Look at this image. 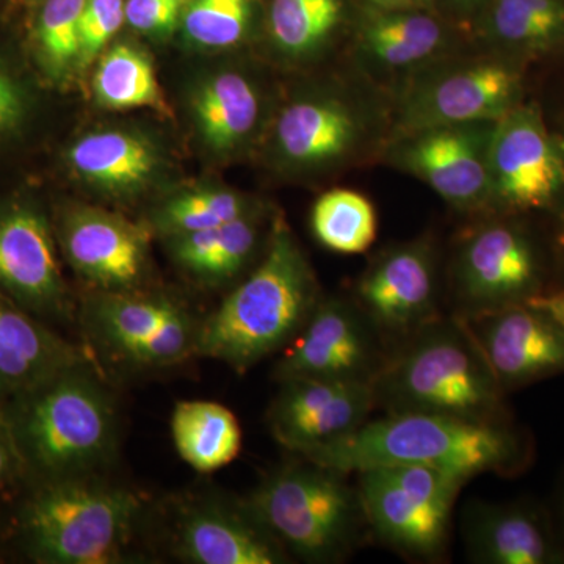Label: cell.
Listing matches in <instances>:
<instances>
[{"instance_id": "6da1fadb", "label": "cell", "mask_w": 564, "mask_h": 564, "mask_svg": "<svg viewBox=\"0 0 564 564\" xmlns=\"http://www.w3.org/2000/svg\"><path fill=\"white\" fill-rule=\"evenodd\" d=\"M300 456L344 474L432 466L467 478L511 473L525 458L524 444L507 422L477 423L425 413H388Z\"/></svg>"}, {"instance_id": "7a4b0ae2", "label": "cell", "mask_w": 564, "mask_h": 564, "mask_svg": "<svg viewBox=\"0 0 564 564\" xmlns=\"http://www.w3.org/2000/svg\"><path fill=\"white\" fill-rule=\"evenodd\" d=\"M318 300L310 263L278 221L258 269L202 322L196 355L245 372L292 343Z\"/></svg>"}, {"instance_id": "3957f363", "label": "cell", "mask_w": 564, "mask_h": 564, "mask_svg": "<svg viewBox=\"0 0 564 564\" xmlns=\"http://www.w3.org/2000/svg\"><path fill=\"white\" fill-rule=\"evenodd\" d=\"M377 404L388 413L445 415L503 423L505 391L462 318H437L388 358L373 380Z\"/></svg>"}, {"instance_id": "277c9868", "label": "cell", "mask_w": 564, "mask_h": 564, "mask_svg": "<svg viewBox=\"0 0 564 564\" xmlns=\"http://www.w3.org/2000/svg\"><path fill=\"white\" fill-rule=\"evenodd\" d=\"M14 400L9 421L22 463L43 477H84L111 454L113 403L87 362Z\"/></svg>"}, {"instance_id": "5b68a950", "label": "cell", "mask_w": 564, "mask_h": 564, "mask_svg": "<svg viewBox=\"0 0 564 564\" xmlns=\"http://www.w3.org/2000/svg\"><path fill=\"white\" fill-rule=\"evenodd\" d=\"M347 475L303 458L263 478L245 505L285 552L307 563H339L370 532Z\"/></svg>"}, {"instance_id": "8992f818", "label": "cell", "mask_w": 564, "mask_h": 564, "mask_svg": "<svg viewBox=\"0 0 564 564\" xmlns=\"http://www.w3.org/2000/svg\"><path fill=\"white\" fill-rule=\"evenodd\" d=\"M143 505L129 489L57 478L39 489L22 511L29 552L46 564L121 562Z\"/></svg>"}, {"instance_id": "52a82bcc", "label": "cell", "mask_w": 564, "mask_h": 564, "mask_svg": "<svg viewBox=\"0 0 564 564\" xmlns=\"http://www.w3.org/2000/svg\"><path fill=\"white\" fill-rule=\"evenodd\" d=\"M358 475L370 533L411 558H443L456 499L470 478L432 466L375 467Z\"/></svg>"}, {"instance_id": "ba28073f", "label": "cell", "mask_w": 564, "mask_h": 564, "mask_svg": "<svg viewBox=\"0 0 564 564\" xmlns=\"http://www.w3.org/2000/svg\"><path fill=\"white\" fill-rule=\"evenodd\" d=\"M85 322L104 350L141 369H162L196 355L202 326L174 300L122 291L93 300Z\"/></svg>"}, {"instance_id": "9c48e42d", "label": "cell", "mask_w": 564, "mask_h": 564, "mask_svg": "<svg viewBox=\"0 0 564 564\" xmlns=\"http://www.w3.org/2000/svg\"><path fill=\"white\" fill-rule=\"evenodd\" d=\"M488 166L492 204L505 209H549L564 192V141L536 106L519 104L494 122Z\"/></svg>"}, {"instance_id": "30bf717a", "label": "cell", "mask_w": 564, "mask_h": 564, "mask_svg": "<svg viewBox=\"0 0 564 564\" xmlns=\"http://www.w3.org/2000/svg\"><path fill=\"white\" fill-rule=\"evenodd\" d=\"M380 339L358 303L321 299L285 348L274 377L280 383L296 378L373 383L388 361Z\"/></svg>"}, {"instance_id": "8fae6325", "label": "cell", "mask_w": 564, "mask_h": 564, "mask_svg": "<svg viewBox=\"0 0 564 564\" xmlns=\"http://www.w3.org/2000/svg\"><path fill=\"white\" fill-rule=\"evenodd\" d=\"M521 73L502 61L452 66L419 82L403 99V137L445 126L496 122L521 104Z\"/></svg>"}, {"instance_id": "7c38bea8", "label": "cell", "mask_w": 564, "mask_h": 564, "mask_svg": "<svg viewBox=\"0 0 564 564\" xmlns=\"http://www.w3.org/2000/svg\"><path fill=\"white\" fill-rule=\"evenodd\" d=\"M455 317L473 318L529 302L540 295V258L518 226L488 223L462 245L455 269Z\"/></svg>"}, {"instance_id": "4fadbf2b", "label": "cell", "mask_w": 564, "mask_h": 564, "mask_svg": "<svg viewBox=\"0 0 564 564\" xmlns=\"http://www.w3.org/2000/svg\"><path fill=\"white\" fill-rule=\"evenodd\" d=\"M505 392L564 373V328L522 303L462 318Z\"/></svg>"}, {"instance_id": "5bb4252c", "label": "cell", "mask_w": 564, "mask_h": 564, "mask_svg": "<svg viewBox=\"0 0 564 564\" xmlns=\"http://www.w3.org/2000/svg\"><path fill=\"white\" fill-rule=\"evenodd\" d=\"M358 306L381 336L410 339L437 321L436 263L426 240L397 245L358 282Z\"/></svg>"}, {"instance_id": "9a60e30c", "label": "cell", "mask_w": 564, "mask_h": 564, "mask_svg": "<svg viewBox=\"0 0 564 564\" xmlns=\"http://www.w3.org/2000/svg\"><path fill=\"white\" fill-rule=\"evenodd\" d=\"M494 122L445 126L403 137L400 166L458 209L492 204L488 148Z\"/></svg>"}, {"instance_id": "2e32d148", "label": "cell", "mask_w": 564, "mask_h": 564, "mask_svg": "<svg viewBox=\"0 0 564 564\" xmlns=\"http://www.w3.org/2000/svg\"><path fill=\"white\" fill-rule=\"evenodd\" d=\"M373 408L372 383L296 378L281 381L269 425L282 447L300 455L355 432L369 421Z\"/></svg>"}, {"instance_id": "e0dca14e", "label": "cell", "mask_w": 564, "mask_h": 564, "mask_svg": "<svg viewBox=\"0 0 564 564\" xmlns=\"http://www.w3.org/2000/svg\"><path fill=\"white\" fill-rule=\"evenodd\" d=\"M463 521L464 543L475 563H564L558 530L544 508L532 500L475 502Z\"/></svg>"}, {"instance_id": "ac0fdd59", "label": "cell", "mask_w": 564, "mask_h": 564, "mask_svg": "<svg viewBox=\"0 0 564 564\" xmlns=\"http://www.w3.org/2000/svg\"><path fill=\"white\" fill-rule=\"evenodd\" d=\"M0 288L36 313L58 314L65 306L50 225L32 207L0 212Z\"/></svg>"}, {"instance_id": "d6986e66", "label": "cell", "mask_w": 564, "mask_h": 564, "mask_svg": "<svg viewBox=\"0 0 564 564\" xmlns=\"http://www.w3.org/2000/svg\"><path fill=\"white\" fill-rule=\"evenodd\" d=\"M174 549L195 564H281L288 552L267 532L245 502L240 507L204 502L185 507Z\"/></svg>"}, {"instance_id": "ffe728a7", "label": "cell", "mask_w": 564, "mask_h": 564, "mask_svg": "<svg viewBox=\"0 0 564 564\" xmlns=\"http://www.w3.org/2000/svg\"><path fill=\"white\" fill-rule=\"evenodd\" d=\"M63 248L82 276L111 292L139 284L147 270V234L107 212L69 214L63 225Z\"/></svg>"}, {"instance_id": "44dd1931", "label": "cell", "mask_w": 564, "mask_h": 564, "mask_svg": "<svg viewBox=\"0 0 564 564\" xmlns=\"http://www.w3.org/2000/svg\"><path fill=\"white\" fill-rule=\"evenodd\" d=\"M73 344L36 322L24 307L0 296V397H17L87 362Z\"/></svg>"}, {"instance_id": "7402d4cb", "label": "cell", "mask_w": 564, "mask_h": 564, "mask_svg": "<svg viewBox=\"0 0 564 564\" xmlns=\"http://www.w3.org/2000/svg\"><path fill=\"white\" fill-rule=\"evenodd\" d=\"M362 135L358 113L336 98L303 99L285 107L276 124V143L289 162L326 165L350 154Z\"/></svg>"}, {"instance_id": "603a6c76", "label": "cell", "mask_w": 564, "mask_h": 564, "mask_svg": "<svg viewBox=\"0 0 564 564\" xmlns=\"http://www.w3.org/2000/svg\"><path fill=\"white\" fill-rule=\"evenodd\" d=\"M74 172L109 192L139 191L158 166L147 140L132 132L102 131L82 137L68 152Z\"/></svg>"}, {"instance_id": "cb8c5ba5", "label": "cell", "mask_w": 564, "mask_h": 564, "mask_svg": "<svg viewBox=\"0 0 564 564\" xmlns=\"http://www.w3.org/2000/svg\"><path fill=\"white\" fill-rule=\"evenodd\" d=\"M172 433L177 454L199 474L228 466L242 448V430L236 415L223 404L206 400L177 403Z\"/></svg>"}, {"instance_id": "d4e9b609", "label": "cell", "mask_w": 564, "mask_h": 564, "mask_svg": "<svg viewBox=\"0 0 564 564\" xmlns=\"http://www.w3.org/2000/svg\"><path fill=\"white\" fill-rule=\"evenodd\" d=\"M192 107L204 141L226 151L254 131L261 102L254 85L242 74L220 73L199 85Z\"/></svg>"}, {"instance_id": "484cf974", "label": "cell", "mask_w": 564, "mask_h": 564, "mask_svg": "<svg viewBox=\"0 0 564 564\" xmlns=\"http://www.w3.org/2000/svg\"><path fill=\"white\" fill-rule=\"evenodd\" d=\"M359 43L370 61L403 69L430 61L445 44L443 25L413 10H383L362 22Z\"/></svg>"}, {"instance_id": "4316f807", "label": "cell", "mask_w": 564, "mask_h": 564, "mask_svg": "<svg viewBox=\"0 0 564 564\" xmlns=\"http://www.w3.org/2000/svg\"><path fill=\"white\" fill-rule=\"evenodd\" d=\"M258 237V223L248 214L217 228L173 237L174 258L196 276L228 280L250 261Z\"/></svg>"}, {"instance_id": "83f0119b", "label": "cell", "mask_w": 564, "mask_h": 564, "mask_svg": "<svg viewBox=\"0 0 564 564\" xmlns=\"http://www.w3.org/2000/svg\"><path fill=\"white\" fill-rule=\"evenodd\" d=\"M488 33L519 54H551L564 47V0H494Z\"/></svg>"}, {"instance_id": "f1b7e54d", "label": "cell", "mask_w": 564, "mask_h": 564, "mask_svg": "<svg viewBox=\"0 0 564 564\" xmlns=\"http://www.w3.org/2000/svg\"><path fill=\"white\" fill-rule=\"evenodd\" d=\"M311 226L318 242L339 254L366 252L378 234L373 204L350 188L323 193L314 204Z\"/></svg>"}, {"instance_id": "f546056e", "label": "cell", "mask_w": 564, "mask_h": 564, "mask_svg": "<svg viewBox=\"0 0 564 564\" xmlns=\"http://www.w3.org/2000/svg\"><path fill=\"white\" fill-rule=\"evenodd\" d=\"M93 90L107 109L152 107L162 110L165 107L150 58L129 44H117L102 55Z\"/></svg>"}, {"instance_id": "4dcf8cb0", "label": "cell", "mask_w": 564, "mask_h": 564, "mask_svg": "<svg viewBox=\"0 0 564 564\" xmlns=\"http://www.w3.org/2000/svg\"><path fill=\"white\" fill-rule=\"evenodd\" d=\"M343 17V0H273L270 33L285 55L304 57L321 50Z\"/></svg>"}, {"instance_id": "1f68e13d", "label": "cell", "mask_w": 564, "mask_h": 564, "mask_svg": "<svg viewBox=\"0 0 564 564\" xmlns=\"http://www.w3.org/2000/svg\"><path fill=\"white\" fill-rule=\"evenodd\" d=\"M251 17L252 0H188L182 29L196 46L226 50L243 40Z\"/></svg>"}, {"instance_id": "d6a6232c", "label": "cell", "mask_w": 564, "mask_h": 564, "mask_svg": "<svg viewBox=\"0 0 564 564\" xmlns=\"http://www.w3.org/2000/svg\"><path fill=\"white\" fill-rule=\"evenodd\" d=\"M251 214L248 203L237 193L204 191L173 199L159 215V228L172 237L217 228Z\"/></svg>"}, {"instance_id": "836d02e7", "label": "cell", "mask_w": 564, "mask_h": 564, "mask_svg": "<svg viewBox=\"0 0 564 564\" xmlns=\"http://www.w3.org/2000/svg\"><path fill=\"white\" fill-rule=\"evenodd\" d=\"M84 7L85 0H44L36 35L44 65L54 76L79 65Z\"/></svg>"}, {"instance_id": "e575fe53", "label": "cell", "mask_w": 564, "mask_h": 564, "mask_svg": "<svg viewBox=\"0 0 564 564\" xmlns=\"http://www.w3.org/2000/svg\"><path fill=\"white\" fill-rule=\"evenodd\" d=\"M124 0H85L79 66L90 65L124 24Z\"/></svg>"}, {"instance_id": "d590c367", "label": "cell", "mask_w": 564, "mask_h": 564, "mask_svg": "<svg viewBox=\"0 0 564 564\" xmlns=\"http://www.w3.org/2000/svg\"><path fill=\"white\" fill-rule=\"evenodd\" d=\"M188 0H128L126 22L147 35H165L176 28Z\"/></svg>"}, {"instance_id": "8d00e7d4", "label": "cell", "mask_w": 564, "mask_h": 564, "mask_svg": "<svg viewBox=\"0 0 564 564\" xmlns=\"http://www.w3.org/2000/svg\"><path fill=\"white\" fill-rule=\"evenodd\" d=\"M24 117V99L20 88L0 70V132L11 131Z\"/></svg>"}, {"instance_id": "74e56055", "label": "cell", "mask_w": 564, "mask_h": 564, "mask_svg": "<svg viewBox=\"0 0 564 564\" xmlns=\"http://www.w3.org/2000/svg\"><path fill=\"white\" fill-rule=\"evenodd\" d=\"M22 463L20 448L14 440L9 415L0 411V486L7 484Z\"/></svg>"}, {"instance_id": "f35d334b", "label": "cell", "mask_w": 564, "mask_h": 564, "mask_svg": "<svg viewBox=\"0 0 564 564\" xmlns=\"http://www.w3.org/2000/svg\"><path fill=\"white\" fill-rule=\"evenodd\" d=\"M527 303L543 310L544 313L554 317L564 328V292L540 293V295L533 296Z\"/></svg>"}, {"instance_id": "ab89813d", "label": "cell", "mask_w": 564, "mask_h": 564, "mask_svg": "<svg viewBox=\"0 0 564 564\" xmlns=\"http://www.w3.org/2000/svg\"><path fill=\"white\" fill-rule=\"evenodd\" d=\"M381 10H414L425 6L429 0H372Z\"/></svg>"}, {"instance_id": "60d3db41", "label": "cell", "mask_w": 564, "mask_h": 564, "mask_svg": "<svg viewBox=\"0 0 564 564\" xmlns=\"http://www.w3.org/2000/svg\"><path fill=\"white\" fill-rule=\"evenodd\" d=\"M558 534L560 538H562L563 544H564V484L562 488V496H560V508H558Z\"/></svg>"}, {"instance_id": "b9f144b4", "label": "cell", "mask_w": 564, "mask_h": 564, "mask_svg": "<svg viewBox=\"0 0 564 564\" xmlns=\"http://www.w3.org/2000/svg\"><path fill=\"white\" fill-rule=\"evenodd\" d=\"M451 2L458 7V9L467 10L478 6V2H481V0H451Z\"/></svg>"}]
</instances>
